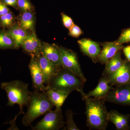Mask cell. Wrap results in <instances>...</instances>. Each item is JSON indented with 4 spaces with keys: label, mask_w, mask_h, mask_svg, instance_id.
<instances>
[{
    "label": "cell",
    "mask_w": 130,
    "mask_h": 130,
    "mask_svg": "<svg viewBox=\"0 0 130 130\" xmlns=\"http://www.w3.org/2000/svg\"><path fill=\"white\" fill-rule=\"evenodd\" d=\"M86 104V125L90 129H106L109 122L108 112L103 99L84 98Z\"/></svg>",
    "instance_id": "cell-1"
},
{
    "label": "cell",
    "mask_w": 130,
    "mask_h": 130,
    "mask_svg": "<svg viewBox=\"0 0 130 130\" xmlns=\"http://www.w3.org/2000/svg\"><path fill=\"white\" fill-rule=\"evenodd\" d=\"M28 110L22 118V124L26 127L31 126V123L38 117L52 110L54 106L46 92L34 90L30 91Z\"/></svg>",
    "instance_id": "cell-2"
},
{
    "label": "cell",
    "mask_w": 130,
    "mask_h": 130,
    "mask_svg": "<svg viewBox=\"0 0 130 130\" xmlns=\"http://www.w3.org/2000/svg\"><path fill=\"white\" fill-rule=\"evenodd\" d=\"M28 84L19 80H13L10 82H3L1 84L2 89L6 91L8 102L7 106H14L18 104L19 106L20 115H24V107H28L29 100V91L28 89Z\"/></svg>",
    "instance_id": "cell-3"
},
{
    "label": "cell",
    "mask_w": 130,
    "mask_h": 130,
    "mask_svg": "<svg viewBox=\"0 0 130 130\" xmlns=\"http://www.w3.org/2000/svg\"><path fill=\"white\" fill-rule=\"evenodd\" d=\"M84 83L77 74L61 67L51 78L48 85L53 90L71 93L73 91H77L81 94L82 97L85 94L83 89Z\"/></svg>",
    "instance_id": "cell-4"
},
{
    "label": "cell",
    "mask_w": 130,
    "mask_h": 130,
    "mask_svg": "<svg viewBox=\"0 0 130 130\" xmlns=\"http://www.w3.org/2000/svg\"><path fill=\"white\" fill-rule=\"evenodd\" d=\"M45 115L41 121L34 126H31L32 130H59L64 126L66 123L61 109L50 110Z\"/></svg>",
    "instance_id": "cell-5"
},
{
    "label": "cell",
    "mask_w": 130,
    "mask_h": 130,
    "mask_svg": "<svg viewBox=\"0 0 130 130\" xmlns=\"http://www.w3.org/2000/svg\"><path fill=\"white\" fill-rule=\"evenodd\" d=\"M62 67L77 74L84 83L86 79L81 70L77 54L71 50L59 46Z\"/></svg>",
    "instance_id": "cell-6"
},
{
    "label": "cell",
    "mask_w": 130,
    "mask_h": 130,
    "mask_svg": "<svg viewBox=\"0 0 130 130\" xmlns=\"http://www.w3.org/2000/svg\"><path fill=\"white\" fill-rule=\"evenodd\" d=\"M103 100L111 103L130 106V83L113 87Z\"/></svg>",
    "instance_id": "cell-7"
},
{
    "label": "cell",
    "mask_w": 130,
    "mask_h": 130,
    "mask_svg": "<svg viewBox=\"0 0 130 130\" xmlns=\"http://www.w3.org/2000/svg\"><path fill=\"white\" fill-rule=\"evenodd\" d=\"M29 68L32 79V88L34 90L45 92L47 86H45L44 75L37 57H31L29 64Z\"/></svg>",
    "instance_id": "cell-8"
},
{
    "label": "cell",
    "mask_w": 130,
    "mask_h": 130,
    "mask_svg": "<svg viewBox=\"0 0 130 130\" xmlns=\"http://www.w3.org/2000/svg\"><path fill=\"white\" fill-rule=\"evenodd\" d=\"M110 86H117L130 83V62L128 60L118 70L106 76Z\"/></svg>",
    "instance_id": "cell-9"
},
{
    "label": "cell",
    "mask_w": 130,
    "mask_h": 130,
    "mask_svg": "<svg viewBox=\"0 0 130 130\" xmlns=\"http://www.w3.org/2000/svg\"><path fill=\"white\" fill-rule=\"evenodd\" d=\"M40 53L54 64L62 67L60 49L58 45L41 42Z\"/></svg>",
    "instance_id": "cell-10"
},
{
    "label": "cell",
    "mask_w": 130,
    "mask_h": 130,
    "mask_svg": "<svg viewBox=\"0 0 130 130\" xmlns=\"http://www.w3.org/2000/svg\"><path fill=\"white\" fill-rule=\"evenodd\" d=\"M41 41L35 32H30L24 40L21 47L24 52L31 57H37L41 54Z\"/></svg>",
    "instance_id": "cell-11"
},
{
    "label": "cell",
    "mask_w": 130,
    "mask_h": 130,
    "mask_svg": "<svg viewBox=\"0 0 130 130\" xmlns=\"http://www.w3.org/2000/svg\"><path fill=\"white\" fill-rule=\"evenodd\" d=\"M123 44H119L116 41L108 42L103 44V48L96 58V61L106 64L116 54L123 49Z\"/></svg>",
    "instance_id": "cell-12"
},
{
    "label": "cell",
    "mask_w": 130,
    "mask_h": 130,
    "mask_svg": "<svg viewBox=\"0 0 130 130\" xmlns=\"http://www.w3.org/2000/svg\"><path fill=\"white\" fill-rule=\"evenodd\" d=\"M77 42L83 53L89 57L94 62H96V58L101 51L98 43L87 38L78 40Z\"/></svg>",
    "instance_id": "cell-13"
},
{
    "label": "cell",
    "mask_w": 130,
    "mask_h": 130,
    "mask_svg": "<svg viewBox=\"0 0 130 130\" xmlns=\"http://www.w3.org/2000/svg\"><path fill=\"white\" fill-rule=\"evenodd\" d=\"M37 58L44 75L45 85L47 86L52 77L57 73L61 67L54 64L41 54Z\"/></svg>",
    "instance_id": "cell-14"
},
{
    "label": "cell",
    "mask_w": 130,
    "mask_h": 130,
    "mask_svg": "<svg viewBox=\"0 0 130 130\" xmlns=\"http://www.w3.org/2000/svg\"><path fill=\"white\" fill-rule=\"evenodd\" d=\"M112 88V86L109 85L107 77L103 76L100 78L95 88L87 94L85 93L84 95L82 96V98L93 97L97 99H103Z\"/></svg>",
    "instance_id": "cell-15"
},
{
    "label": "cell",
    "mask_w": 130,
    "mask_h": 130,
    "mask_svg": "<svg viewBox=\"0 0 130 130\" xmlns=\"http://www.w3.org/2000/svg\"><path fill=\"white\" fill-rule=\"evenodd\" d=\"M130 116L129 114L120 113L116 110H111L108 112V121L114 124L117 130H128L130 129Z\"/></svg>",
    "instance_id": "cell-16"
},
{
    "label": "cell",
    "mask_w": 130,
    "mask_h": 130,
    "mask_svg": "<svg viewBox=\"0 0 130 130\" xmlns=\"http://www.w3.org/2000/svg\"><path fill=\"white\" fill-rule=\"evenodd\" d=\"M45 92L50 100L55 107V110L61 109V107L71 93L65 91L53 90L47 85Z\"/></svg>",
    "instance_id": "cell-17"
},
{
    "label": "cell",
    "mask_w": 130,
    "mask_h": 130,
    "mask_svg": "<svg viewBox=\"0 0 130 130\" xmlns=\"http://www.w3.org/2000/svg\"><path fill=\"white\" fill-rule=\"evenodd\" d=\"M35 13L26 12L17 16V23L29 32H35Z\"/></svg>",
    "instance_id": "cell-18"
},
{
    "label": "cell",
    "mask_w": 130,
    "mask_h": 130,
    "mask_svg": "<svg viewBox=\"0 0 130 130\" xmlns=\"http://www.w3.org/2000/svg\"><path fill=\"white\" fill-rule=\"evenodd\" d=\"M6 30L14 40L16 50L18 49L21 47L24 40L30 33L17 23L12 27L7 29Z\"/></svg>",
    "instance_id": "cell-19"
},
{
    "label": "cell",
    "mask_w": 130,
    "mask_h": 130,
    "mask_svg": "<svg viewBox=\"0 0 130 130\" xmlns=\"http://www.w3.org/2000/svg\"><path fill=\"white\" fill-rule=\"evenodd\" d=\"M121 53L119 51L111 59L106 63L105 69L102 73V76H107L115 72L121 68L127 60H124L121 58Z\"/></svg>",
    "instance_id": "cell-20"
},
{
    "label": "cell",
    "mask_w": 130,
    "mask_h": 130,
    "mask_svg": "<svg viewBox=\"0 0 130 130\" xmlns=\"http://www.w3.org/2000/svg\"><path fill=\"white\" fill-rule=\"evenodd\" d=\"M14 49L15 43L12 37L8 33L6 29H0V50Z\"/></svg>",
    "instance_id": "cell-21"
},
{
    "label": "cell",
    "mask_w": 130,
    "mask_h": 130,
    "mask_svg": "<svg viewBox=\"0 0 130 130\" xmlns=\"http://www.w3.org/2000/svg\"><path fill=\"white\" fill-rule=\"evenodd\" d=\"M17 23V16L11 12L0 17V29L10 28Z\"/></svg>",
    "instance_id": "cell-22"
},
{
    "label": "cell",
    "mask_w": 130,
    "mask_h": 130,
    "mask_svg": "<svg viewBox=\"0 0 130 130\" xmlns=\"http://www.w3.org/2000/svg\"><path fill=\"white\" fill-rule=\"evenodd\" d=\"M18 10L20 13L26 12L35 13V7L30 0H18Z\"/></svg>",
    "instance_id": "cell-23"
},
{
    "label": "cell",
    "mask_w": 130,
    "mask_h": 130,
    "mask_svg": "<svg viewBox=\"0 0 130 130\" xmlns=\"http://www.w3.org/2000/svg\"><path fill=\"white\" fill-rule=\"evenodd\" d=\"M66 121V127L64 129L67 130H79L80 129L77 126L76 123L73 120V113L71 109H68L65 112Z\"/></svg>",
    "instance_id": "cell-24"
},
{
    "label": "cell",
    "mask_w": 130,
    "mask_h": 130,
    "mask_svg": "<svg viewBox=\"0 0 130 130\" xmlns=\"http://www.w3.org/2000/svg\"><path fill=\"white\" fill-rule=\"evenodd\" d=\"M116 42L121 44L130 43V28L123 30Z\"/></svg>",
    "instance_id": "cell-25"
},
{
    "label": "cell",
    "mask_w": 130,
    "mask_h": 130,
    "mask_svg": "<svg viewBox=\"0 0 130 130\" xmlns=\"http://www.w3.org/2000/svg\"><path fill=\"white\" fill-rule=\"evenodd\" d=\"M61 14L64 25L66 28H67L69 30L70 29V28L74 25L72 19L69 16L65 14L64 13H61Z\"/></svg>",
    "instance_id": "cell-26"
},
{
    "label": "cell",
    "mask_w": 130,
    "mask_h": 130,
    "mask_svg": "<svg viewBox=\"0 0 130 130\" xmlns=\"http://www.w3.org/2000/svg\"><path fill=\"white\" fill-rule=\"evenodd\" d=\"M69 35L71 36L77 38L80 36L83 32L79 26L74 24L69 30Z\"/></svg>",
    "instance_id": "cell-27"
},
{
    "label": "cell",
    "mask_w": 130,
    "mask_h": 130,
    "mask_svg": "<svg viewBox=\"0 0 130 130\" xmlns=\"http://www.w3.org/2000/svg\"><path fill=\"white\" fill-rule=\"evenodd\" d=\"M11 9L0 1V17L11 12Z\"/></svg>",
    "instance_id": "cell-28"
},
{
    "label": "cell",
    "mask_w": 130,
    "mask_h": 130,
    "mask_svg": "<svg viewBox=\"0 0 130 130\" xmlns=\"http://www.w3.org/2000/svg\"><path fill=\"white\" fill-rule=\"evenodd\" d=\"M2 2L7 6H11L16 10H18V0H0Z\"/></svg>",
    "instance_id": "cell-29"
},
{
    "label": "cell",
    "mask_w": 130,
    "mask_h": 130,
    "mask_svg": "<svg viewBox=\"0 0 130 130\" xmlns=\"http://www.w3.org/2000/svg\"><path fill=\"white\" fill-rule=\"evenodd\" d=\"M123 50L127 60L130 62V46L124 47Z\"/></svg>",
    "instance_id": "cell-30"
},
{
    "label": "cell",
    "mask_w": 130,
    "mask_h": 130,
    "mask_svg": "<svg viewBox=\"0 0 130 130\" xmlns=\"http://www.w3.org/2000/svg\"><path fill=\"white\" fill-rule=\"evenodd\" d=\"M2 71V68H1V66H0V74H1V73Z\"/></svg>",
    "instance_id": "cell-31"
},
{
    "label": "cell",
    "mask_w": 130,
    "mask_h": 130,
    "mask_svg": "<svg viewBox=\"0 0 130 130\" xmlns=\"http://www.w3.org/2000/svg\"><path fill=\"white\" fill-rule=\"evenodd\" d=\"M0 108H1V107H0Z\"/></svg>",
    "instance_id": "cell-32"
}]
</instances>
